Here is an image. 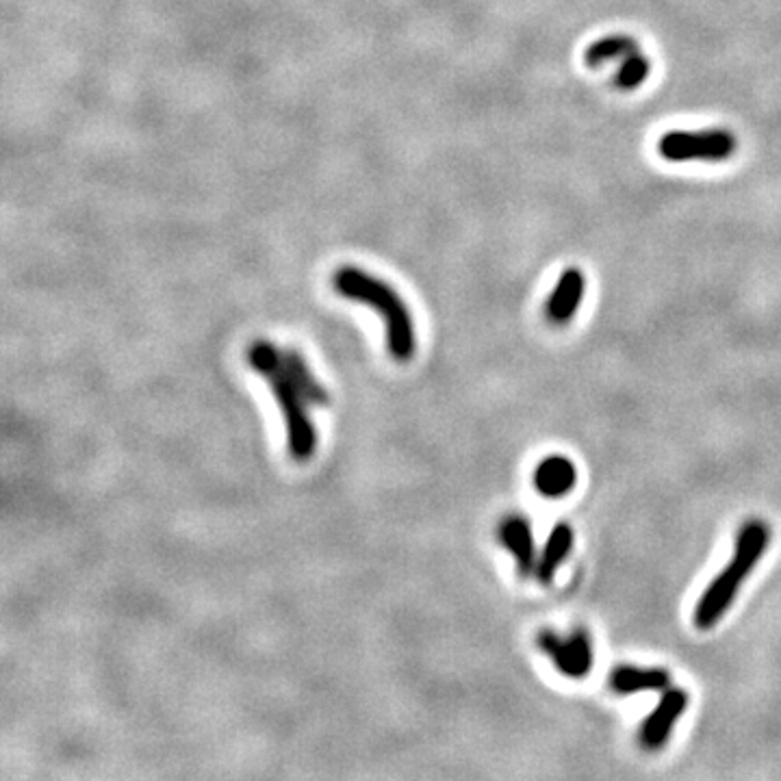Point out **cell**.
<instances>
[{
    "mask_svg": "<svg viewBox=\"0 0 781 781\" xmlns=\"http://www.w3.org/2000/svg\"><path fill=\"white\" fill-rule=\"evenodd\" d=\"M248 365L270 384L274 400L285 417L287 452L296 463H309L317 452V428L309 417V402L289 374L283 361V348L267 339H256L246 352Z\"/></svg>",
    "mask_w": 781,
    "mask_h": 781,
    "instance_id": "cell-1",
    "label": "cell"
},
{
    "mask_svg": "<svg viewBox=\"0 0 781 781\" xmlns=\"http://www.w3.org/2000/svg\"><path fill=\"white\" fill-rule=\"evenodd\" d=\"M332 287L341 298L374 309L387 328V350L398 363H408L417 352V332L411 309L387 280L369 274L361 267L343 265L332 276Z\"/></svg>",
    "mask_w": 781,
    "mask_h": 781,
    "instance_id": "cell-2",
    "label": "cell"
},
{
    "mask_svg": "<svg viewBox=\"0 0 781 781\" xmlns=\"http://www.w3.org/2000/svg\"><path fill=\"white\" fill-rule=\"evenodd\" d=\"M768 545H771V528L762 519H751L740 528L734 545V558L708 584L697 601L693 619L699 630H712L725 617V612L732 608L740 593V586L758 567Z\"/></svg>",
    "mask_w": 781,
    "mask_h": 781,
    "instance_id": "cell-3",
    "label": "cell"
},
{
    "mask_svg": "<svg viewBox=\"0 0 781 781\" xmlns=\"http://www.w3.org/2000/svg\"><path fill=\"white\" fill-rule=\"evenodd\" d=\"M738 148L736 135L712 128V131H671L662 135L658 152L667 161H727Z\"/></svg>",
    "mask_w": 781,
    "mask_h": 781,
    "instance_id": "cell-4",
    "label": "cell"
},
{
    "mask_svg": "<svg viewBox=\"0 0 781 781\" xmlns=\"http://www.w3.org/2000/svg\"><path fill=\"white\" fill-rule=\"evenodd\" d=\"M536 643L554 662V667L571 677V680H582L593 671L595 651L593 640L586 630H573L569 636H560L552 630H543L536 636Z\"/></svg>",
    "mask_w": 781,
    "mask_h": 781,
    "instance_id": "cell-5",
    "label": "cell"
},
{
    "mask_svg": "<svg viewBox=\"0 0 781 781\" xmlns=\"http://www.w3.org/2000/svg\"><path fill=\"white\" fill-rule=\"evenodd\" d=\"M686 708L688 693L684 688H664L658 706L640 725V745L649 751H658L667 745L675 723L682 719Z\"/></svg>",
    "mask_w": 781,
    "mask_h": 781,
    "instance_id": "cell-6",
    "label": "cell"
},
{
    "mask_svg": "<svg viewBox=\"0 0 781 781\" xmlns=\"http://www.w3.org/2000/svg\"><path fill=\"white\" fill-rule=\"evenodd\" d=\"M497 541L502 547H506L517 562V571L521 578H530L536 571V543L530 521L521 515H508L502 519L497 528Z\"/></svg>",
    "mask_w": 781,
    "mask_h": 781,
    "instance_id": "cell-7",
    "label": "cell"
},
{
    "mask_svg": "<svg viewBox=\"0 0 781 781\" xmlns=\"http://www.w3.org/2000/svg\"><path fill=\"white\" fill-rule=\"evenodd\" d=\"M586 278L578 267H569L560 274L558 283L547 300V319L556 326H565L578 315L580 304L584 300Z\"/></svg>",
    "mask_w": 781,
    "mask_h": 781,
    "instance_id": "cell-8",
    "label": "cell"
},
{
    "mask_svg": "<svg viewBox=\"0 0 781 781\" xmlns=\"http://www.w3.org/2000/svg\"><path fill=\"white\" fill-rule=\"evenodd\" d=\"M534 489L543 497L556 499L569 495L578 484V467L567 456H549L534 469Z\"/></svg>",
    "mask_w": 781,
    "mask_h": 781,
    "instance_id": "cell-9",
    "label": "cell"
},
{
    "mask_svg": "<svg viewBox=\"0 0 781 781\" xmlns=\"http://www.w3.org/2000/svg\"><path fill=\"white\" fill-rule=\"evenodd\" d=\"M573 543H575V532L569 523H556L547 536L539 562H536V571H534L536 582L543 586L554 582L556 573L560 571L562 565H565V560L571 554Z\"/></svg>",
    "mask_w": 781,
    "mask_h": 781,
    "instance_id": "cell-10",
    "label": "cell"
},
{
    "mask_svg": "<svg viewBox=\"0 0 781 781\" xmlns=\"http://www.w3.org/2000/svg\"><path fill=\"white\" fill-rule=\"evenodd\" d=\"M671 675L664 669L656 667H619L610 675V688L617 695H634L647 693V690H664L669 688Z\"/></svg>",
    "mask_w": 781,
    "mask_h": 781,
    "instance_id": "cell-11",
    "label": "cell"
},
{
    "mask_svg": "<svg viewBox=\"0 0 781 781\" xmlns=\"http://www.w3.org/2000/svg\"><path fill=\"white\" fill-rule=\"evenodd\" d=\"M283 361H285V367L289 369V374L293 376V380H296V384L300 387L304 400L309 402V406H317V408L330 406V393L326 391L324 384L317 380L309 363H306V358L298 350L283 348Z\"/></svg>",
    "mask_w": 781,
    "mask_h": 781,
    "instance_id": "cell-12",
    "label": "cell"
},
{
    "mask_svg": "<svg viewBox=\"0 0 781 781\" xmlns=\"http://www.w3.org/2000/svg\"><path fill=\"white\" fill-rule=\"evenodd\" d=\"M632 53H638V42L634 40V37L614 33V35L601 37V40L588 46L586 53H584V61H586L588 68H599L608 61L625 59L627 55H632Z\"/></svg>",
    "mask_w": 781,
    "mask_h": 781,
    "instance_id": "cell-13",
    "label": "cell"
},
{
    "mask_svg": "<svg viewBox=\"0 0 781 781\" xmlns=\"http://www.w3.org/2000/svg\"><path fill=\"white\" fill-rule=\"evenodd\" d=\"M649 72H651L649 59L638 50V53H632L623 59L614 83H617V87L623 89V92H632V89L643 85L649 79Z\"/></svg>",
    "mask_w": 781,
    "mask_h": 781,
    "instance_id": "cell-14",
    "label": "cell"
}]
</instances>
